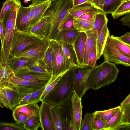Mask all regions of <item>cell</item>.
<instances>
[{
  "instance_id": "f5cc1de1",
  "label": "cell",
  "mask_w": 130,
  "mask_h": 130,
  "mask_svg": "<svg viewBox=\"0 0 130 130\" xmlns=\"http://www.w3.org/2000/svg\"><path fill=\"white\" fill-rule=\"evenodd\" d=\"M118 39L121 41L130 46V33L126 32L124 35L121 37H117Z\"/></svg>"
},
{
  "instance_id": "ab89813d",
  "label": "cell",
  "mask_w": 130,
  "mask_h": 130,
  "mask_svg": "<svg viewBox=\"0 0 130 130\" xmlns=\"http://www.w3.org/2000/svg\"><path fill=\"white\" fill-rule=\"evenodd\" d=\"M42 60L52 74L53 69V56L50 45L46 51L44 56Z\"/></svg>"
},
{
  "instance_id": "e575fe53",
  "label": "cell",
  "mask_w": 130,
  "mask_h": 130,
  "mask_svg": "<svg viewBox=\"0 0 130 130\" xmlns=\"http://www.w3.org/2000/svg\"><path fill=\"white\" fill-rule=\"evenodd\" d=\"M110 37L116 48L124 55L130 57V46L121 41L117 36L111 35Z\"/></svg>"
},
{
  "instance_id": "484cf974",
  "label": "cell",
  "mask_w": 130,
  "mask_h": 130,
  "mask_svg": "<svg viewBox=\"0 0 130 130\" xmlns=\"http://www.w3.org/2000/svg\"><path fill=\"white\" fill-rule=\"evenodd\" d=\"M51 3L50 1H47L35 5L34 15L30 22L29 30L44 16Z\"/></svg>"
},
{
  "instance_id": "5b68a950",
  "label": "cell",
  "mask_w": 130,
  "mask_h": 130,
  "mask_svg": "<svg viewBox=\"0 0 130 130\" xmlns=\"http://www.w3.org/2000/svg\"><path fill=\"white\" fill-rule=\"evenodd\" d=\"M90 67L87 66L74 67L75 78L74 91L81 98L86 91L91 88L94 75Z\"/></svg>"
},
{
  "instance_id": "ac0fdd59",
  "label": "cell",
  "mask_w": 130,
  "mask_h": 130,
  "mask_svg": "<svg viewBox=\"0 0 130 130\" xmlns=\"http://www.w3.org/2000/svg\"><path fill=\"white\" fill-rule=\"evenodd\" d=\"M85 32H80L73 44L79 66H84L83 59L87 39Z\"/></svg>"
},
{
  "instance_id": "11a10c76",
  "label": "cell",
  "mask_w": 130,
  "mask_h": 130,
  "mask_svg": "<svg viewBox=\"0 0 130 130\" xmlns=\"http://www.w3.org/2000/svg\"><path fill=\"white\" fill-rule=\"evenodd\" d=\"M130 105V94L120 103V106L121 110H123L128 105Z\"/></svg>"
},
{
  "instance_id": "b9f144b4",
  "label": "cell",
  "mask_w": 130,
  "mask_h": 130,
  "mask_svg": "<svg viewBox=\"0 0 130 130\" xmlns=\"http://www.w3.org/2000/svg\"><path fill=\"white\" fill-rule=\"evenodd\" d=\"M74 18L73 16L68 12L61 24L60 30L74 28L73 26Z\"/></svg>"
},
{
  "instance_id": "7402d4cb",
  "label": "cell",
  "mask_w": 130,
  "mask_h": 130,
  "mask_svg": "<svg viewBox=\"0 0 130 130\" xmlns=\"http://www.w3.org/2000/svg\"><path fill=\"white\" fill-rule=\"evenodd\" d=\"M36 60L26 57H12L10 58L9 67L14 74L20 69L27 67Z\"/></svg>"
},
{
  "instance_id": "83f0119b",
  "label": "cell",
  "mask_w": 130,
  "mask_h": 130,
  "mask_svg": "<svg viewBox=\"0 0 130 130\" xmlns=\"http://www.w3.org/2000/svg\"><path fill=\"white\" fill-rule=\"evenodd\" d=\"M50 113L54 130H64L61 117L56 105H51Z\"/></svg>"
},
{
  "instance_id": "60d3db41",
  "label": "cell",
  "mask_w": 130,
  "mask_h": 130,
  "mask_svg": "<svg viewBox=\"0 0 130 130\" xmlns=\"http://www.w3.org/2000/svg\"><path fill=\"white\" fill-rule=\"evenodd\" d=\"M122 110V113L121 118V128L130 127V105Z\"/></svg>"
},
{
  "instance_id": "7c38bea8",
  "label": "cell",
  "mask_w": 130,
  "mask_h": 130,
  "mask_svg": "<svg viewBox=\"0 0 130 130\" xmlns=\"http://www.w3.org/2000/svg\"><path fill=\"white\" fill-rule=\"evenodd\" d=\"M72 93L65 100L56 105L61 117L64 130H74L72 119Z\"/></svg>"
},
{
  "instance_id": "277c9868",
  "label": "cell",
  "mask_w": 130,
  "mask_h": 130,
  "mask_svg": "<svg viewBox=\"0 0 130 130\" xmlns=\"http://www.w3.org/2000/svg\"><path fill=\"white\" fill-rule=\"evenodd\" d=\"M91 69L94 74L91 88L95 90L113 82L119 72L115 64L106 61Z\"/></svg>"
},
{
  "instance_id": "7a4b0ae2",
  "label": "cell",
  "mask_w": 130,
  "mask_h": 130,
  "mask_svg": "<svg viewBox=\"0 0 130 130\" xmlns=\"http://www.w3.org/2000/svg\"><path fill=\"white\" fill-rule=\"evenodd\" d=\"M11 8L3 21L5 29L4 45L0 51V62L9 66L11 43L15 29V21L18 10L21 5L19 0H14Z\"/></svg>"
},
{
  "instance_id": "9a60e30c",
  "label": "cell",
  "mask_w": 130,
  "mask_h": 130,
  "mask_svg": "<svg viewBox=\"0 0 130 130\" xmlns=\"http://www.w3.org/2000/svg\"><path fill=\"white\" fill-rule=\"evenodd\" d=\"M81 99L74 91L73 92L72 96V108L74 130L80 129L82 107Z\"/></svg>"
},
{
  "instance_id": "8992f818",
  "label": "cell",
  "mask_w": 130,
  "mask_h": 130,
  "mask_svg": "<svg viewBox=\"0 0 130 130\" xmlns=\"http://www.w3.org/2000/svg\"><path fill=\"white\" fill-rule=\"evenodd\" d=\"M43 39L29 30L21 32L15 30L10 51V58L14 54L41 41Z\"/></svg>"
},
{
  "instance_id": "d4e9b609",
  "label": "cell",
  "mask_w": 130,
  "mask_h": 130,
  "mask_svg": "<svg viewBox=\"0 0 130 130\" xmlns=\"http://www.w3.org/2000/svg\"><path fill=\"white\" fill-rule=\"evenodd\" d=\"M95 17V15L90 19L85 20L74 17L73 26L79 32H86L92 29Z\"/></svg>"
},
{
  "instance_id": "6125c7cd",
  "label": "cell",
  "mask_w": 130,
  "mask_h": 130,
  "mask_svg": "<svg viewBox=\"0 0 130 130\" xmlns=\"http://www.w3.org/2000/svg\"><path fill=\"white\" fill-rule=\"evenodd\" d=\"M25 1H26V2H28V1H35V0H24Z\"/></svg>"
},
{
  "instance_id": "ffe728a7",
  "label": "cell",
  "mask_w": 130,
  "mask_h": 130,
  "mask_svg": "<svg viewBox=\"0 0 130 130\" xmlns=\"http://www.w3.org/2000/svg\"><path fill=\"white\" fill-rule=\"evenodd\" d=\"M80 32L75 28L61 30L57 34L54 40L73 45Z\"/></svg>"
},
{
  "instance_id": "e0dca14e",
  "label": "cell",
  "mask_w": 130,
  "mask_h": 130,
  "mask_svg": "<svg viewBox=\"0 0 130 130\" xmlns=\"http://www.w3.org/2000/svg\"><path fill=\"white\" fill-rule=\"evenodd\" d=\"M14 75L19 78L31 81H48L52 76L32 72L29 70L26 67L18 71L14 74Z\"/></svg>"
},
{
  "instance_id": "9c48e42d",
  "label": "cell",
  "mask_w": 130,
  "mask_h": 130,
  "mask_svg": "<svg viewBox=\"0 0 130 130\" xmlns=\"http://www.w3.org/2000/svg\"><path fill=\"white\" fill-rule=\"evenodd\" d=\"M50 40L48 37H45L38 43L14 54L10 58L23 57L36 60H42L49 46Z\"/></svg>"
},
{
  "instance_id": "7dc6e473",
  "label": "cell",
  "mask_w": 130,
  "mask_h": 130,
  "mask_svg": "<svg viewBox=\"0 0 130 130\" xmlns=\"http://www.w3.org/2000/svg\"><path fill=\"white\" fill-rule=\"evenodd\" d=\"M97 60L96 45L95 46L89 55L87 66L93 68L96 66Z\"/></svg>"
},
{
  "instance_id": "816d5d0a",
  "label": "cell",
  "mask_w": 130,
  "mask_h": 130,
  "mask_svg": "<svg viewBox=\"0 0 130 130\" xmlns=\"http://www.w3.org/2000/svg\"><path fill=\"white\" fill-rule=\"evenodd\" d=\"M32 93H29L22 96L18 105H24L28 104L29 100L31 96Z\"/></svg>"
},
{
  "instance_id": "1f68e13d",
  "label": "cell",
  "mask_w": 130,
  "mask_h": 130,
  "mask_svg": "<svg viewBox=\"0 0 130 130\" xmlns=\"http://www.w3.org/2000/svg\"><path fill=\"white\" fill-rule=\"evenodd\" d=\"M13 72L11 71L9 66L3 65L0 62V87L10 86V77Z\"/></svg>"
},
{
  "instance_id": "cb8c5ba5",
  "label": "cell",
  "mask_w": 130,
  "mask_h": 130,
  "mask_svg": "<svg viewBox=\"0 0 130 130\" xmlns=\"http://www.w3.org/2000/svg\"><path fill=\"white\" fill-rule=\"evenodd\" d=\"M85 33L87 37L84 56V66H87L89 55L94 47L96 45V40L95 34L92 30L87 31Z\"/></svg>"
},
{
  "instance_id": "ba28073f",
  "label": "cell",
  "mask_w": 130,
  "mask_h": 130,
  "mask_svg": "<svg viewBox=\"0 0 130 130\" xmlns=\"http://www.w3.org/2000/svg\"><path fill=\"white\" fill-rule=\"evenodd\" d=\"M102 54L104 61L113 62L117 65L130 66V57L124 55L116 48L110 35L108 37Z\"/></svg>"
},
{
  "instance_id": "94428289",
  "label": "cell",
  "mask_w": 130,
  "mask_h": 130,
  "mask_svg": "<svg viewBox=\"0 0 130 130\" xmlns=\"http://www.w3.org/2000/svg\"><path fill=\"white\" fill-rule=\"evenodd\" d=\"M0 107L1 108H3L4 107L3 105L1 99L0 95Z\"/></svg>"
},
{
  "instance_id": "52a82bcc",
  "label": "cell",
  "mask_w": 130,
  "mask_h": 130,
  "mask_svg": "<svg viewBox=\"0 0 130 130\" xmlns=\"http://www.w3.org/2000/svg\"><path fill=\"white\" fill-rule=\"evenodd\" d=\"M50 46L53 56L52 75L56 76L65 72L70 67L62 49L58 42L50 40Z\"/></svg>"
},
{
  "instance_id": "f1b7e54d",
  "label": "cell",
  "mask_w": 130,
  "mask_h": 130,
  "mask_svg": "<svg viewBox=\"0 0 130 130\" xmlns=\"http://www.w3.org/2000/svg\"><path fill=\"white\" fill-rule=\"evenodd\" d=\"M108 19L105 14L102 11L97 12L92 30L94 32L96 38L104 25L107 24Z\"/></svg>"
},
{
  "instance_id": "f546056e",
  "label": "cell",
  "mask_w": 130,
  "mask_h": 130,
  "mask_svg": "<svg viewBox=\"0 0 130 130\" xmlns=\"http://www.w3.org/2000/svg\"><path fill=\"white\" fill-rule=\"evenodd\" d=\"M121 109L120 106L111 109L102 111H96L94 115L102 120L106 124L119 110Z\"/></svg>"
},
{
  "instance_id": "f6af8a7d",
  "label": "cell",
  "mask_w": 130,
  "mask_h": 130,
  "mask_svg": "<svg viewBox=\"0 0 130 130\" xmlns=\"http://www.w3.org/2000/svg\"><path fill=\"white\" fill-rule=\"evenodd\" d=\"M45 85L32 92L31 96L29 100L28 104L37 103L41 101L40 98L45 89Z\"/></svg>"
},
{
  "instance_id": "bcb514c9",
  "label": "cell",
  "mask_w": 130,
  "mask_h": 130,
  "mask_svg": "<svg viewBox=\"0 0 130 130\" xmlns=\"http://www.w3.org/2000/svg\"><path fill=\"white\" fill-rule=\"evenodd\" d=\"M12 116L16 122L22 127L27 119L26 115L21 111H13Z\"/></svg>"
},
{
  "instance_id": "4dcf8cb0",
  "label": "cell",
  "mask_w": 130,
  "mask_h": 130,
  "mask_svg": "<svg viewBox=\"0 0 130 130\" xmlns=\"http://www.w3.org/2000/svg\"><path fill=\"white\" fill-rule=\"evenodd\" d=\"M122 113L121 109L118 111L105 125L104 130L120 129L122 126L121 118Z\"/></svg>"
},
{
  "instance_id": "2e32d148",
  "label": "cell",
  "mask_w": 130,
  "mask_h": 130,
  "mask_svg": "<svg viewBox=\"0 0 130 130\" xmlns=\"http://www.w3.org/2000/svg\"><path fill=\"white\" fill-rule=\"evenodd\" d=\"M41 102L39 111L41 129L54 130L50 113V107L51 105L44 101Z\"/></svg>"
},
{
  "instance_id": "7bdbcfd3",
  "label": "cell",
  "mask_w": 130,
  "mask_h": 130,
  "mask_svg": "<svg viewBox=\"0 0 130 130\" xmlns=\"http://www.w3.org/2000/svg\"><path fill=\"white\" fill-rule=\"evenodd\" d=\"M16 122L15 123H8L5 122H0V130H24Z\"/></svg>"
},
{
  "instance_id": "74e56055",
  "label": "cell",
  "mask_w": 130,
  "mask_h": 130,
  "mask_svg": "<svg viewBox=\"0 0 130 130\" xmlns=\"http://www.w3.org/2000/svg\"><path fill=\"white\" fill-rule=\"evenodd\" d=\"M65 72L58 75L52 76L45 85V89L40 98L41 101L52 89Z\"/></svg>"
},
{
  "instance_id": "836d02e7",
  "label": "cell",
  "mask_w": 130,
  "mask_h": 130,
  "mask_svg": "<svg viewBox=\"0 0 130 130\" xmlns=\"http://www.w3.org/2000/svg\"><path fill=\"white\" fill-rule=\"evenodd\" d=\"M125 0H105L102 11L105 14L113 13Z\"/></svg>"
},
{
  "instance_id": "681fc988",
  "label": "cell",
  "mask_w": 130,
  "mask_h": 130,
  "mask_svg": "<svg viewBox=\"0 0 130 130\" xmlns=\"http://www.w3.org/2000/svg\"><path fill=\"white\" fill-rule=\"evenodd\" d=\"M104 1L105 0H88L89 3L102 11Z\"/></svg>"
},
{
  "instance_id": "d6986e66",
  "label": "cell",
  "mask_w": 130,
  "mask_h": 130,
  "mask_svg": "<svg viewBox=\"0 0 130 130\" xmlns=\"http://www.w3.org/2000/svg\"><path fill=\"white\" fill-rule=\"evenodd\" d=\"M57 42L62 49L69 67L79 66L73 45L62 41Z\"/></svg>"
},
{
  "instance_id": "30bf717a",
  "label": "cell",
  "mask_w": 130,
  "mask_h": 130,
  "mask_svg": "<svg viewBox=\"0 0 130 130\" xmlns=\"http://www.w3.org/2000/svg\"><path fill=\"white\" fill-rule=\"evenodd\" d=\"M49 80L31 81L26 80L16 77L13 73L11 74L9 80L10 83L19 91L21 96L42 88L46 85Z\"/></svg>"
},
{
  "instance_id": "9f6ffc18",
  "label": "cell",
  "mask_w": 130,
  "mask_h": 130,
  "mask_svg": "<svg viewBox=\"0 0 130 130\" xmlns=\"http://www.w3.org/2000/svg\"><path fill=\"white\" fill-rule=\"evenodd\" d=\"M97 12H88L85 13L80 16L78 18L81 19L87 20L90 19L94 16Z\"/></svg>"
},
{
  "instance_id": "e7e4bbea",
  "label": "cell",
  "mask_w": 130,
  "mask_h": 130,
  "mask_svg": "<svg viewBox=\"0 0 130 130\" xmlns=\"http://www.w3.org/2000/svg\"><path fill=\"white\" fill-rule=\"evenodd\" d=\"M72 0L73 1L74 0Z\"/></svg>"
},
{
  "instance_id": "3957f363",
  "label": "cell",
  "mask_w": 130,
  "mask_h": 130,
  "mask_svg": "<svg viewBox=\"0 0 130 130\" xmlns=\"http://www.w3.org/2000/svg\"><path fill=\"white\" fill-rule=\"evenodd\" d=\"M72 6V0H58L51 3L44 15L50 16L52 19L51 27L48 37L50 40L54 39L63 21Z\"/></svg>"
},
{
  "instance_id": "6da1fadb",
  "label": "cell",
  "mask_w": 130,
  "mask_h": 130,
  "mask_svg": "<svg viewBox=\"0 0 130 130\" xmlns=\"http://www.w3.org/2000/svg\"><path fill=\"white\" fill-rule=\"evenodd\" d=\"M75 73L74 67L69 68L42 101L56 105L65 100L74 91Z\"/></svg>"
},
{
  "instance_id": "d590c367",
  "label": "cell",
  "mask_w": 130,
  "mask_h": 130,
  "mask_svg": "<svg viewBox=\"0 0 130 130\" xmlns=\"http://www.w3.org/2000/svg\"><path fill=\"white\" fill-rule=\"evenodd\" d=\"M41 127L39 115L33 116L27 119L22 127L26 130H37Z\"/></svg>"
},
{
  "instance_id": "91938a15",
  "label": "cell",
  "mask_w": 130,
  "mask_h": 130,
  "mask_svg": "<svg viewBox=\"0 0 130 130\" xmlns=\"http://www.w3.org/2000/svg\"><path fill=\"white\" fill-rule=\"evenodd\" d=\"M88 0H74L73 2V6H76L84 3Z\"/></svg>"
},
{
  "instance_id": "8fae6325",
  "label": "cell",
  "mask_w": 130,
  "mask_h": 130,
  "mask_svg": "<svg viewBox=\"0 0 130 130\" xmlns=\"http://www.w3.org/2000/svg\"><path fill=\"white\" fill-rule=\"evenodd\" d=\"M0 87V95L3 105L10 110H13L18 105L21 97V94L12 84Z\"/></svg>"
},
{
  "instance_id": "d6a6232c",
  "label": "cell",
  "mask_w": 130,
  "mask_h": 130,
  "mask_svg": "<svg viewBox=\"0 0 130 130\" xmlns=\"http://www.w3.org/2000/svg\"><path fill=\"white\" fill-rule=\"evenodd\" d=\"M26 67L29 70L34 72L52 75L50 71L42 60H36Z\"/></svg>"
},
{
  "instance_id": "6f0895ef",
  "label": "cell",
  "mask_w": 130,
  "mask_h": 130,
  "mask_svg": "<svg viewBox=\"0 0 130 130\" xmlns=\"http://www.w3.org/2000/svg\"><path fill=\"white\" fill-rule=\"evenodd\" d=\"M29 6L30 8L29 17L30 23L31 21L33 18L34 15L36 6L33 5L31 4Z\"/></svg>"
},
{
  "instance_id": "8d00e7d4",
  "label": "cell",
  "mask_w": 130,
  "mask_h": 130,
  "mask_svg": "<svg viewBox=\"0 0 130 130\" xmlns=\"http://www.w3.org/2000/svg\"><path fill=\"white\" fill-rule=\"evenodd\" d=\"M130 12V0L124 1L112 14L114 19L127 14Z\"/></svg>"
},
{
  "instance_id": "4fadbf2b",
  "label": "cell",
  "mask_w": 130,
  "mask_h": 130,
  "mask_svg": "<svg viewBox=\"0 0 130 130\" xmlns=\"http://www.w3.org/2000/svg\"><path fill=\"white\" fill-rule=\"evenodd\" d=\"M30 8L21 5L18 9L16 15L15 30L24 32L29 30L30 20L29 17Z\"/></svg>"
},
{
  "instance_id": "680465c9",
  "label": "cell",
  "mask_w": 130,
  "mask_h": 130,
  "mask_svg": "<svg viewBox=\"0 0 130 130\" xmlns=\"http://www.w3.org/2000/svg\"><path fill=\"white\" fill-rule=\"evenodd\" d=\"M57 0H36L32 1V2L31 4L35 6L47 1H50L52 3L54 2Z\"/></svg>"
},
{
  "instance_id": "4316f807",
  "label": "cell",
  "mask_w": 130,
  "mask_h": 130,
  "mask_svg": "<svg viewBox=\"0 0 130 130\" xmlns=\"http://www.w3.org/2000/svg\"><path fill=\"white\" fill-rule=\"evenodd\" d=\"M39 108L37 103H29L24 105H17L13 111L23 112L28 119L32 116L39 115Z\"/></svg>"
},
{
  "instance_id": "f907efd6",
  "label": "cell",
  "mask_w": 130,
  "mask_h": 130,
  "mask_svg": "<svg viewBox=\"0 0 130 130\" xmlns=\"http://www.w3.org/2000/svg\"><path fill=\"white\" fill-rule=\"evenodd\" d=\"M5 34V29L3 21L0 20V39L1 43V48L3 45Z\"/></svg>"
},
{
  "instance_id": "be15d7a7",
  "label": "cell",
  "mask_w": 130,
  "mask_h": 130,
  "mask_svg": "<svg viewBox=\"0 0 130 130\" xmlns=\"http://www.w3.org/2000/svg\"><path fill=\"white\" fill-rule=\"evenodd\" d=\"M128 0H125V1H128Z\"/></svg>"
},
{
  "instance_id": "c3c4849f",
  "label": "cell",
  "mask_w": 130,
  "mask_h": 130,
  "mask_svg": "<svg viewBox=\"0 0 130 130\" xmlns=\"http://www.w3.org/2000/svg\"><path fill=\"white\" fill-rule=\"evenodd\" d=\"M105 125L102 120L94 115L92 123V130H104Z\"/></svg>"
},
{
  "instance_id": "603a6c76",
  "label": "cell",
  "mask_w": 130,
  "mask_h": 130,
  "mask_svg": "<svg viewBox=\"0 0 130 130\" xmlns=\"http://www.w3.org/2000/svg\"><path fill=\"white\" fill-rule=\"evenodd\" d=\"M110 35L107 24H105L96 38V48L97 59H99L103 54L108 37Z\"/></svg>"
},
{
  "instance_id": "44dd1931",
  "label": "cell",
  "mask_w": 130,
  "mask_h": 130,
  "mask_svg": "<svg viewBox=\"0 0 130 130\" xmlns=\"http://www.w3.org/2000/svg\"><path fill=\"white\" fill-rule=\"evenodd\" d=\"M102 11L94 6L90 3L85 2L80 4L73 6L68 12L74 17H79L86 13L94 12H98Z\"/></svg>"
},
{
  "instance_id": "5bb4252c",
  "label": "cell",
  "mask_w": 130,
  "mask_h": 130,
  "mask_svg": "<svg viewBox=\"0 0 130 130\" xmlns=\"http://www.w3.org/2000/svg\"><path fill=\"white\" fill-rule=\"evenodd\" d=\"M52 22V19L50 16L44 15L29 30L42 39L48 37L51 29Z\"/></svg>"
},
{
  "instance_id": "ee69618b",
  "label": "cell",
  "mask_w": 130,
  "mask_h": 130,
  "mask_svg": "<svg viewBox=\"0 0 130 130\" xmlns=\"http://www.w3.org/2000/svg\"><path fill=\"white\" fill-rule=\"evenodd\" d=\"M14 0H6L3 3L0 12V20L3 21L7 12L11 8Z\"/></svg>"
},
{
  "instance_id": "db71d44e",
  "label": "cell",
  "mask_w": 130,
  "mask_h": 130,
  "mask_svg": "<svg viewBox=\"0 0 130 130\" xmlns=\"http://www.w3.org/2000/svg\"><path fill=\"white\" fill-rule=\"evenodd\" d=\"M123 24L125 26L130 27V13L126 14L120 20Z\"/></svg>"
},
{
  "instance_id": "f35d334b",
  "label": "cell",
  "mask_w": 130,
  "mask_h": 130,
  "mask_svg": "<svg viewBox=\"0 0 130 130\" xmlns=\"http://www.w3.org/2000/svg\"><path fill=\"white\" fill-rule=\"evenodd\" d=\"M94 115L92 113H86L82 121L80 130H92V123Z\"/></svg>"
}]
</instances>
